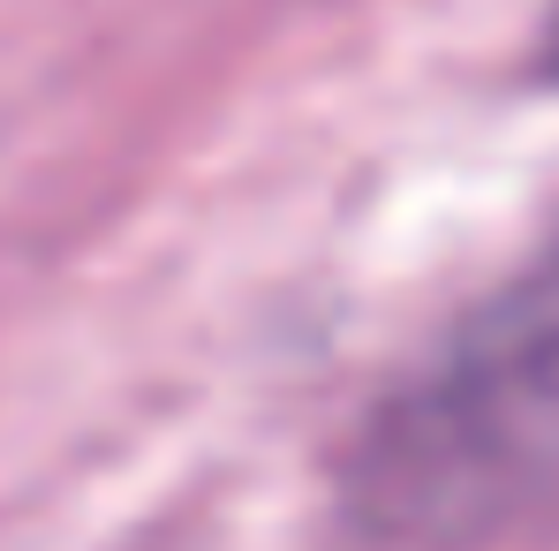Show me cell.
I'll return each instance as SVG.
<instances>
[{"instance_id":"2","label":"cell","mask_w":559,"mask_h":551,"mask_svg":"<svg viewBox=\"0 0 559 551\" xmlns=\"http://www.w3.org/2000/svg\"><path fill=\"white\" fill-rule=\"evenodd\" d=\"M537 69H545V76L559 84V0L545 8V46H537Z\"/></svg>"},{"instance_id":"1","label":"cell","mask_w":559,"mask_h":551,"mask_svg":"<svg viewBox=\"0 0 559 551\" xmlns=\"http://www.w3.org/2000/svg\"><path fill=\"white\" fill-rule=\"evenodd\" d=\"M348 506L401 551H484L559 506V250L476 302L371 408Z\"/></svg>"}]
</instances>
